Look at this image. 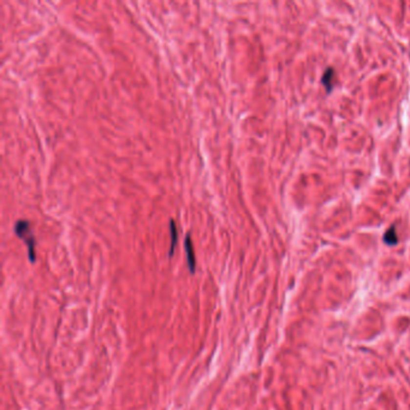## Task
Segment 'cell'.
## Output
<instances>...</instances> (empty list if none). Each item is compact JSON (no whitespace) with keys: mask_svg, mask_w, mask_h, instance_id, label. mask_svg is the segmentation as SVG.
Wrapping results in <instances>:
<instances>
[{"mask_svg":"<svg viewBox=\"0 0 410 410\" xmlns=\"http://www.w3.org/2000/svg\"><path fill=\"white\" fill-rule=\"evenodd\" d=\"M15 232L20 238L23 239L28 248V257L31 262H35V237L30 229L28 220H18L15 224Z\"/></svg>","mask_w":410,"mask_h":410,"instance_id":"1","label":"cell"},{"mask_svg":"<svg viewBox=\"0 0 410 410\" xmlns=\"http://www.w3.org/2000/svg\"><path fill=\"white\" fill-rule=\"evenodd\" d=\"M184 248H185V254H187L188 267H189L190 273L194 274L195 273V266H196V261H195L194 247H193V242H192V239H190V235L189 234L185 236Z\"/></svg>","mask_w":410,"mask_h":410,"instance_id":"2","label":"cell"},{"mask_svg":"<svg viewBox=\"0 0 410 410\" xmlns=\"http://www.w3.org/2000/svg\"><path fill=\"white\" fill-rule=\"evenodd\" d=\"M333 76H334V70H333V67H328V69L326 70L325 72H324L323 78H321V82H323V85L325 86L326 90H327L328 93H330V91L332 90Z\"/></svg>","mask_w":410,"mask_h":410,"instance_id":"3","label":"cell"},{"mask_svg":"<svg viewBox=\"0 0 410 410\" xmlns=\"http://www.w3.org/2000/svg\"><path fill=\"white\" fill-rule=\"evenodd\" d=\"M170 234H171V247H170V258L173 255L174 248H176L177 239H178V234H177L176 229V223L173 221V219L170 220Z\"/></svg>","mask_w":410,"mask_h":410,"instance_id":"4","label":"cell"},{"mask_svg":"<svg viewBox=\"0 0 410 410\" xmlns=\"http://www.w3.org/2000/svg\"><path fill=\"white\" fill-rule=\"evenodd\" d=\"M395 226L396 225H392L390 229H388V231L384 235V242H385L386 244L396 245L398 243V237H397Z\"/></svg>","mask_w":410,"mask_h":410,"instance_id":"5","label":"cell"}]
</instances>
